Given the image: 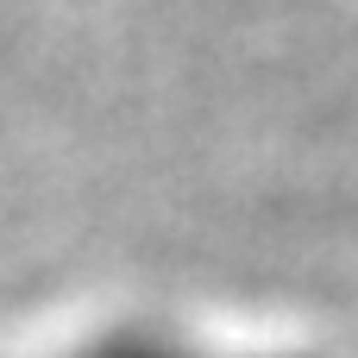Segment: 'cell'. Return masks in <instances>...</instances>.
<instances>
[]
</instances>
